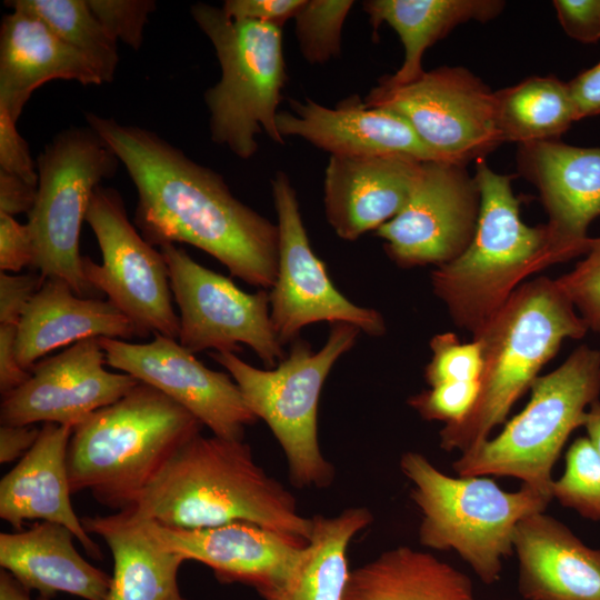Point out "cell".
<instances>
[{
	"instance_id": "obj_47",
	"label": "cell",
	"mask_w": 600,
	"mask_h": 600,
	"mask_svg": "<svg viewBox=\"0 0 600 600\" xmlns=\"http://www.w3.org/2000/svg\"><path fill=\"white\" fill-rule=\"evenodd\" d=\"M40 429L31 426L0 427V462L9 463L21 459L36 443Z\"/></svg>"
},
{
	"instance_id": "obj_15",
	"label": "cell",
	"mask_w": 600,
	"mask_h": 600,
	"mask_svg": "<svg viewBox=\"0 0 600 600\" xmlns=\"http://www.w3.org/2000/svg\"><path fill=\"white\" fill-rule=\"evenodd\" d=\"M480 193L464 166L424 161L402 210L376 230L399 267L447 263L470 243Z\"/></svg>"
},
{
	"instance_id": "obj_2",
	"label": "cell",
	"mask_w": 600,
	"mask_h": 600,
	"mask_svg": "<svg viewBox=\"0 0 600 600\" xmlns=\"http://www.w3.org/2000/svg\"><path fill=\"white\" fill-rule=\"evenodd\" d=\"M168 527L199 529L249 522L309 540L312 518L252 457L243 440L198 433L161 468L123 510Z\"/></svg>"
},
{
	"instance_id": "obj_1",
	"label": "cell",
	"mask_w": 600,
	"mask_h": 600,
	"mask_svg": "<svg viewBox=\"0 0 600 600\" xmlns=\"http://www.w3.org/2000/svg\"><path fill=\"white\" fill-rule=\"evenodd\" d=\"M89 127L121 161L138 194L134 226L151 246L189 243L250 286L270 290L279 231L237 199L222 176L157 133L86 113Z\"/></svg>"
},
{
	"instance_id": "obj_20",
	"label": "cell",
	"mask_w": 600,
	"mask_h": 600,
	"mask_svg": "<svg viewBox=\"0 0 600 600\" xmlns=\"http://www.w3.org/2000/svg\"><path fill=\"white\" fill-rule=\"evenodd\" d=\"M291 111H279L282 138L299 137L337 157L402 156L420 161H441L400 114L370 107L358 96L336 108L306 98L289 100Z\"/></svg>"
},
{
	"instance_id": "obj_48",
	"label": "cell",
	"mask_w": 600,
	"mask_h": 600,
	"mask_svg": "<svg viewBox=\"0 0 600 600\" xmlns=\"http://www.w3.org/2000/svg\"><path fill=\"white\" fill-rule=\"evenodd\" d=\"M0 600H31L30 590L24 588L8 571L0 570ZM37 600H51L46 596H39Z\"/></svg>"
},
{
	"instance_id": "obj_36",
	"label": "cell",
	"mask_w": 600,
	"mask_h": 600,
	"mask_svg": "<svg viewBox=\"0 0 600 600\" xmlns=\"http://www.w3.org/2000/svg\"><path fill=\"white\" fill-rule=\"evenodd\" d=\"M557 282L588 328L600 333V238L593 239L586 258Z\"/></svg>"
},
{
	"instance_id": "obj_16",
	"label": "cell",
	"mask_w": 600,
	"mask_h": 600,
	"mask_svg": "<svg viewBox=\"0 0 600 600\" xmlns=\"http://www.w3.org/2000/svg\"><path fill=\"white\" fill-rule=\"evenodd\" d=\"M99 340L107 366L161 391L213 436L243 440L246 427L257 422L232 377L207 368L176 339L158 334L147 343Z\"/></svg>"
},
{
	"instance_id": "obj_7",
	"label": "cell",
	"mask_w": 600,
	"mask_h": 600,
	"mask_svg": "<svg viewBox=\"0 0 600 600\" xmlns=\"http://www.w3.org/2000/svg\"><path fill=\"white\" fill-rule=\"evenodd\" d=\"M526 408L494 438L461 453L458 476L511 477L552 500L553 466L570 434L584 424L600 394V351L577 348L552 372L538 377Z\"/></svg>"
},
{
	"instance_id": "obj_46",
	"label": "cell",
	"mask_w": 600,
	"mask_h": 600,
	"mask_svg": "<svg viewBox=\"0 0 600 600\" xmlns=\"http://www.w3.org/2000/svg\"><path fill=\"white\" fill-rule=\"evenodd\" d=\"M38 186H33L18 176L0 170V213L27 214L32 209Z\"/></svg>"
},
{
	"instance_id": "obj_18",
	"label": "cell",
	"mask_w": 600,
	"mask_h": 600,
	"mask_svg": "<svg viewBox=\"0 0 600 600\" xmlns=\"http://www.w3.org/2000/svg\"><path fill=\"white\" fill-rule=\"evenodd\" d=\"M136 520L160 544L186 561L208 566L222 583L250 586L264 600L288 583L307 544V541L249 522L184 529Z\"/></svg>"
},
{
	"instance_id": "obj_9",
	"label": "cell",
	"mask_w": 600,
	"mask_h": 600,
	"mask_svg": "<svg viewBox=\"0 0 600 600\" xmlns=\"http://www.w3.org/2000/svg\"><path fill=\"white\" fill-rule=\"evenodd\" d=\"M359 332L354 326L333 323L317 352L297 339L273 369L256 368L234 352L209 353L232 377L250 411L272 431L298 488H324L333 480V467L319 446V399L331 368L356 344Z\"/></svg>"
},
{
	"instance_id": "obj_10",
	"label": "cell",
	"mask_w": 600,
	"mask_h": 600,
	"mask_svg": "<svg viewBox=\"0 0 600 600\" xmlns=\"http://www.w3.org/2000/svg\"><path fill=\"white\" fill-rule=\"evenodd\" d=\"M118 161L90 127L59 132L37 157V196L27 222L34 251L31 268L44 278L66 280L80 297L93 290L82 271L81 226L94 190L116 173Z\"/></svg>"
},
{
	"instance_id": "obj_30",
	"label": "cell",
	"mask_w": 600,
	"mask_h": 600,
	"mask_svg": "<svg viewBox=\"0 0 600 600\" xmlns=\"http://www.w3.org/2000/svg\"><path fill=\"white\" fill-rule=\"evenodd\" d=\"M372 514L364 507L312 517L311 536L288 583L266 600H342L349 580L348 546Z\"/></svg>"
},
{
	"instance_id": "obj_4",
	"label": "cell",
	"mask_w": 600,
	"mask_h": 600,
	"mask_svg": "<svg viewBox=\"0 0 600 600\" xmlns=\"http://www.w3.org/2000/svg\"><path fill=\"white\" fill-rule=\"evenodd\" d=\"M202 423L146 383L73 427L67 466L72 493L126 509Z\"/></svg>"
},
{
	"instance_id": "obj_33",
	"label": "cell",
	"mask_w": 600,
	"mask_h": 600,
	"mask_svg": "<svg viewBox=\"0 0 600 600\" xmlns=\"http://www.w3.org/2000/svg\"><path fill=\"white\" fill-rule=\"evenodd\" d=\"M551 493L562 507L600 522V456L587 437L569 447L563 473L553 479Z\"/></svg>"
},
{
	"instance_id": "obj_44",
	"label": "cell",
	"mask_w": 600,
	"mask_h": 600,
	"mask_svg": "<svg viewBox=\"0 0 600 600\" xmlns=\"http://www.w3.org/2000/svg\"><path fill=\"white\" fill-rule=\"evenodd\" d=\"M18 326L0 324V392L1 396L21 386L29 377L17 360Z\"/></svg>"
},
{
	"instance_id": "obj_19",
	"label": "cell",
	"mask_w": 600,
	"mask_h": 600,
	"mask_svg": "<svg viewBox=\"0 0 600 600\" xmlns=\"http://www.w3.org/2000/svg\"><path fill=\"white\" fill-rule=\"evenodd\" d=\"M520 172L533 183L549 216L546 224L561 262L587 254L589 224L600 217V148L557 140L520 144Z\"/></svg>"
},
{
	"instance_id": "obj_41",
	"label": "cell",
	"mask_w": 600,
	"mask_h": 600,
	"mask_svg": "<svg viewBox=\"0 0 600 600\" xmlns=\"http://www.w3.org/2000/svg\"><path fill=\"white\" fill-rule=\"evenodd\" d=\"M43 280L39 272L0 273V324L19 327L29 301Z\"/></svg>"
},
{
	"instance_id": "obj_14",
	"label": "cell",
	"mask_w": 600,
	"mask_h": 600,
	"mask_svg": "<svg viewBox=\"0 0 600 600\" xmlns=\"http://www.w3.org/2000/svg\"><path fill=\"white\" fill-rule=\"evenodd\" d=\"M271 192L278 217L279 251L277 277L269 291L270 317L282 346L297 340L304 327L321 321L348 323L368 336H382L386 323L380 312L346 298L312 250L297 192L284 172L276 173Z\"/></svg>"
},
{
	"instance_id": "obj_13",
	"label": "cell",
	"mask_w": 600,
	"mask_h": 600,
	"mask_svg": "<svg viewBox=\"0 0 600 600\" xmlns=\"http://www.w3.org/2000/svg\"><path fill=\"white\" fill-rule=\"evenodd\" d=\"M173 301L179 309V342L192 353L239 351L249 346L268 367L286 358L270 317L266 289L248 293L230 278L208 269L180 247H160Z\"/></svg>"
},
{
	"instance_id": "obj_6",
	"label": "cell",
	"mask_w": 600,
	"mask_h": 600,
	"mask_svg": "<svg viewBox=\"0 0 600 600\" xmlns=\"http://www.w3.org/2000/svg\"><path fill=\"white\" fill-rule=\"evenodd\" d=\"M400 469L412 483L410 497L421 512L420 543L454 551L486 584L500 579L520 521L550 503L523 484L506 491L490 477L448 476L416 451L402 454Z\"/></svg>"
},
{
	"instance_id": "obj_29",
	"label": "cell",
	"mask_w": 600,
	"mask_h": 600,
	"mask_svg": "<svg viewBox=\"0 0 600 600\" xmlns=\"http://www.w3.org/2000/svg\"><path fill=\"white\" fill-rule=\"evenodd\" d=\"M342 600H478L469 577L429 552L400 546L350 571Z\"/></svg>"
},
{
	"instance_id": "obj_8",
	"label": "cell",
	"mask_w": 600,
	"mask_h": 600,
	"mask_svg": "<svg viewBox=\"0 0 600 600\" xmlns=\"http://www.w3.org/2000/svg\"><path fill=\"white\" fill-rule=\"evenodd\" d=\"M190 12L211 41L221 68L220 80L204 92L211 139L241 159L256 154L261 132L282 144L277 128L288 79L282 29L230 18L203 2L191 6Z\"/></svg>"
},
{
	"instance_id": "obj_22",
	"label": "cell",
	"mask_w": 600,
	"mask_h": 600,
	"mask_svg": "<svg viewBox=\"0 0 600 600\" xmlns=\"http://www.w3.org/2000/svg\"><path fill=\"white\" fill-rule=\"evenodd\" d=\"M73 428L47 422L32 448L0 481V518L18 531L28 520L59 523L72 531L93 559L102 552L72 508L67 453Z\"/></svg>"
},
{
	"instance_id": "obj_5",
	"label": "cell",
	"mask_w": 600,
	"mask_h": 600,
	"mask_svg": "<svg viewBox=\"0 0 600 600\" xmlns=\"http://www.w3.org/2000/svg\"><path fill=\"white\" fill-rule=\"evenodd\" d=\"M512 176L492 171L482 160L474 180L480 208L474 234L453 260L438 266L431 281L458 324L479 332L533 272L561 262L546 227H529L520 218Z\"/></svg>"
},
{
	"instance_id": "obj_35",
	"label": "cell",
	"mask_w": 600,
	"mask_h": 600,
	"mask_svg": "<svg viewBox=\"0 0 600 600\" xmlns=\"http://www.w3.org/2000/svg\"><path fill=\"white\" fill-rule=\"evenodd\" d=\"M432 358L424 370L430 387L443 383L479 381L482 359L479 344L462 343L452 332L434 336L430 341Z\"/></svg>"
},
{
	"instance_id": "obj_34",
	"label": "cell",
	"mask_w": 600,
	"mask_h": 600,
	"mask_svg": "<svg viewBox=\"0 0 600 600\" xmlns=\"http://www.w3.org/2000/svg\"><path fill=\"white\" fill-rule=\"evenodd\" d=\"M353 3L351 0H304L293 19L306 61L317 64L339 57L342 27Z\"/></svg>"
},
{
	"instance_id": "obj_11",
	"label": "cell",
	"mask_w": 600,
	"mask_h": 600,
	"mask_svg": "<svg viewBox=\"0 0 600 600\" xmlns=\"http://www.w3.org/2000/svg\"><path fill=\"white\" fill-rule=\"evenodd\" d=\"M84 221L93 231L102 257L101 264L89 257L82 259L89 286L103 292L133 323L138 337L160 334L178 340L179 314L173 308L166 260L129 221L121 194L99 186Z\"/></svg>"
},
{
	"instance_id": "obj_37",
	"label": "cell",
	"mask_w": 600,
	"mask_h": 600,
	"mask_svg": "<svg viewBox=\"0 0 600 600\" xmlns=\"http://www.w3.org/2000/svg\"><path fill=\"white\" fill-rule=\"evenodd\" d=\"M479 381L443 383L409 398V406L426 420L446 424L462 420L473 407Z\"/></svg>"
},
{
	"instance_id": "obj_39",
	"label": "cell",
	"mask_w": 600,
	"mask_h": 600,
	"mask_svg": "<svg viewBox=\"0 0 600 600\" xmlns=\"http://www.w3.org/2000/svg\"><path fill=\"white\" fill-rule=\"evenodd\" d=\"M16 121L0 109V170L38 186V172L27 141L19 134Z\"/></svg>"
},
{
	"instance_id": "obj_24",
	"label": "cell",
	"mask_w": 600,
	"mask_h": 600,
	"mask_svg": "<svg viewBox=\"0 0 600 600\" xmlns=\"http://www.w3.org/2000/svg\"><path fill=\"white\" fill-rule=\"evenodd\" d=\"M53 79L103 82L97 69L37 16L12 10L0 28V109L17 122L32 92Z\"/></svg>"
},
{
	"instance_id": "obj_42",
	"label": "cell",
	"mask_w": 600,
	"mask_h": 600,
	"mask_svg": "<svg viewBox=\"0 0 600 600\" xmlns=\"http://www.w3.org/2000/svg\"><path fill=\"white\" fill-rule=\"evenodd\" d=\"M34 258L29 228L13 217L0 213V269L1 272L18 273L32 267Z\"/></svg>"
},
{
	"instance_id": "obj_45",
	"label": "cell",
	"mask_w": 600,
	"mask_h": 600,
	"mask_svg": "<svg viewBox=\"0 0 600 600\" xmlns=\"http://www.w3.org/2000/svg\"><path fill=\"white\" fill-rule=\"evenodd\" d=\"M568 87L578 120L600 114V62L578 74Z\"/></svg>"
},
{
	"instance_id": "obj_38",
	"label": "cell",
	"mask_w": 600,
	"mask_h": 600,
	"mask_svg": "<svg viewBox=\"0 0 600 600\" xmlns=\"http://www.w3.org/2000/svg\"><path fill=\"white\" fill-rule=\"evenodd\" d=\"M91 11L114 39L138 50L143 40V28L156 10L152 0H88Z\"/></svg>"
},
{
	"instance_id": "obj_27",
	"label": "cell",
	"mask_w": 600,
	"mask_h": 600,
	"mask_svg": "<svg viewBox=\"0 0 600 600\" xmlns=\"http://www.w3.org/2000/svg\"><path fill=\"white\" fill-rule=\"evenodd\" d=\"M87 532L104 540L113 557L106 600H188L178 586L184 558L160 544L124 511L81 519Z\"/></svg>"
},
{
	"instance_id": "obj_28",
	"label": "cell",
	"mask_w": 600,
	"mask_h": 600,
	"mask_svg": "<svg viewBox=\"0 0 600 600\" xmlns=\"http://www.w3.org/2000/svg\"><path fill=\"white\" fill-rule=\"evenodd\" d=\"M499 0H368L362 3L373 33L382 23L399 36L404 59L394 74L379 80L386 86H402L418 79L424 70L426 50L444 38L457 26L469 20L480 22L496 18L503 9Z\"/></svg>"
},
{
	"instance_id": "obj_49",
	"label": "cell",
	"mask_w": 600,
	"mask_h": 600,
	"mask_svg": "<svg viewBox=\"0 0 600 600\" xmlns=\"http://www.w3.org/2000/svg\"><path fill=\"white\" fill-rule=\"evenodd\" d=\"M583 427L588 439L600 456V401L592 402L587 411Z\"/></svg>"
},
{
	"instance_id": "obj_12",
	"label": "cell",
	"mask_w": 600,
	"mask_h": 600,
	"mask_svg": "<svg viewBox=\"0 0 600 600\" xmlns=\"http://www.w3.org/2000/svg\"><path fill=\"white\" fill-rule=\"evenodd\" d=\"M364 102L403 117L441 161L466 166L503 142L496 123L494 92L462 67L424 71L402 86L379 82Z\"/></svg>"
},
{
	"instance_id": "obj_43",
	"label": "cell",
	"mask_w": 600,
	"mask_h": 600,
	"mask_svg": "<svg viewBox=\"0 0 600 600\" xmlns=\"http://www.w3.org/2000/svg\"><path fill=\"white\" fill-rule=\"evenodd\" d=\"M303 3L304 0H227L221 9L233 19L258 21L282 29Z\"/></svg>"
},
{
	"instance_id": "obj_25",
	"label": "cell",
	"mask_w": 600,
	"mask_h": 600,
	"mask_svg": "<svg viewBox=\"0 0 600 600\" xmlns=\"http://www.w3.org/2000/svg\"><path fill=\"white\" fill-rule=\"evenodd\" d=\"M133 323L109 300L76 294L60 278H44L18 330L16 354L27 371L48 353L89 338L129 340Z\"/></svg>"
},
{
	"instance_id": "obj_23",
	"label": "cell",
	"mask_w": 600,
	"mask_h": 600,
	"mask_svg": "<svg viewBox=\"0 0 600 600\" xmlns=\"http://www.w3.org/2000/svg\"><path fill=\"white\" fill-rule=\"evenodd\" d=\"M513 553L526 600H600V549L544 511L520 521Z\"/></svg>"
},
{
	"instance_id": "obj_26",
	"label": "cell",
	"mask_w": 600,
	"mask_h": 600,
	"mask_svg": "<svg viewBox=\"0 0 600 600\" xmlns=\"http://www.w3.org/2000/svg\"><path fill=\"white\" fill-rule=\"evenodd\" d=\"M67 527L40 521L27 530L0 533V566L28 590L52 598L66 592L106 600L111 576L88 562Z\"/></svg>"
},
{
	"instance_id": "obj_3",
	"label": "cell",
	"mask_w": 600,
	"mask_h": 600,
	"mask_svg": "<svg viewBox=\"0 0 600 600\" xmlns=\"http://www.w3.org/2000/svg\"><path fill=\"white\" fill-rule=\"evenodd\" d=\"M588 330L557 280L541 277L519 286L473 334L482 359L479 392L462 420L440 430V447L463 453L489 439L562 341Z\"/></svg>"
},
{
	"instance_id": "obj_32",
	"label": "cell",
	"mask_w": 600,
	"mask_h": 600,
	"mask_svg": "<svg viewBox=\"0 0 600 600\" xmlns=\"http://www.w3.org/2000/svg\"><path fill=\"white\" fill-rule=\"evenodd\" d=\"M4 4L43 20L56 34L88 59L103 82L113 80L119 62L117 40L108 33L86 0H14Z\"/></svg>"
},
{
	"instance_id": "obj_17",
	"label": "cell",
	"mask_w": 600,
	"mask_h": 600,
	"mask_svg": "<svg viewBox=\"0 0 600 600\" xmlns=\"http://www.w3.org/2000/svg\"><path fill=\"white\" fill-rule=\"evenodd\" d=\"M99 338L78 341L38 361L21 386L2 396L1 426L51 422L73 428L140 383L130 374L107 370Z\"/></svg>"
},
{
	"instance_id": "obj_21",
	"label": "cell",
	"mask_w": 600,
	"mask_h": 600,
	"mask_svg": "<svg viewBox=\"0 0 600 600\" xmlns=\"http://www.w3.org/2000/svg\"><path fill=\"white\" fill-rule=\"evenodd\" d=\"M423 162L402 156H330L323 204L338 237L357 240L396 217L406 206Z\"/></svg>"
},
{
	"instance_id": "obj_31",
	"label": "cell",
	"mask_w": 600,
	"mask_h": 600,
	"mask_svg": "<svg viewBox=\"0 0 600 600\" xmlns=\"http://www.w3.org/2000/svg\"><path fill=\"white\" fill-rule=\"evenodd\" d=\"M494 114L502 141L520 144L557 140L578 121L568 83L553 76L530 77L494 92Z\"/></svg>"
},
{
	"instance_id": "obj_40",
	"label": "cell",
	"mask_w": 600,
	"mask_h": 600,
	"mask_svg": "<svg viewBox=\"0 0 600 600\" xmlns=\"http://www.w3.org/2000/svg\"><path fill=\"white\" fill-rule=\"evenodd\" d=\"M552 3L570 38L583 43L600 39V0H554Z\"/></svg>"
}]
</instances>
